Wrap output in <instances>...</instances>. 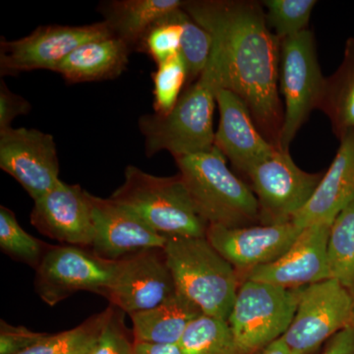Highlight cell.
Wrapping results in <instances>:
<instances>
[{
    "mask_svg": "<svg viewBox=\"0 0 354 354\" xmlns=\"http://www.w3.org/2000/svg\"><path fill=\"white\" fill-rule=\"evenodd\" d=\"M183 8L220 44L223 88L241 97L263 136L279 150L285 115L279 88L281 39L268 26L262 3L187 0Z\"/></svg>",
    "mask_w": 354,
    "mask_h": 354,
    "instance_id": "obj_1",
    "label": "cell"
},
{
    "mask_svg": "<svg viewBox=\"0 0 354 354\" xmlns=\"http://www.w3.org/2000/svg\"><path fill=\"white\" fill-rule=\"evenodd\" d=\"M223 50L214 39L206 68L194 83L184 88L174 108L165 115L144 114L139 118L146 156L167 151L176 158L214 148V111L216 93L223 88Z\"/></svg>",
    "mask_w": 354,
    "mask_h": 354,
    "instance_id": "obj_2",
    "label": "cell"
},
{
    "mask_svg": "<svg viewBox=\"0 0 354 354\" xmlns=\"http://www.w3.org/2000/svg\"><path fill=\"white\" fill-rule=\"evenodd\" d=\"M174 160L198 213L208 225L239 227L260 223L257 198L228 169L227 158L215 146Z\"/></svg>",
    "mask_w": 354,
    "mask_h": 354,
    "instance_id": "obj_3",
    "label": "cell"
},
{
    "mask_svg": "<svg viewBox=\"0 0 354 354\" xmlns=\"http://www.w3.org/2000/svg\"><path fill=\"white\" fill-rule=\"evenodd\" d=\"M164 251L176 290L203 313L227 320L241 279L206 237L167 236Z\"/></svg>",
    "mask_w": 354,
    "mask_h": 354,
    "instance_id": "obj_4",
    "label": "cell"
},
{
    "mask_svg": "<svg viewBox=\"0 0 354 354\" xmlns=\"http://www.w3.org/2000/svg\"><path fill=\"white\" fill-rule=\"evenodd\" d=\"M111 198L165 236L206 237L208 223L198 213L180 174L157 176L128 165Z\"/></svg>",
    "mask_w": 354,
    "mask_h": 354,
    "instance_id": "obj_5",
    "label": "cell"
},
{
    "mask_svg": "<svg viewBox=\"0 0 354 354\" xmlns=\"http://www.w3.org/2000/svg\"><path fill=\"white\" fill-rule=\"evenodd\" d=\"M301 288L263 281H241L227 322L241 354L262 353L288 330L297 312Z\"/></svg>",
    "mask_w": 354,
    "mask_h": 354,
    "instance_id": "obj_6",
    "label": "cell"
},
{
    "mask_svg": "<svg viewBox=\"0 0 354 354\" xmlns=\"http://www.w3.org/2000/svg\"><path fill=\"white\" fill-rule=\"evenodd\" d=\"M326 77L317 55L315 36L311 29L281 39L279 88L283 99V123L279 150L290 152L298 131L318 109Z\"/></svg>",
    "mask_w": 354,
    "mask_h": 354,
    "instance_id": "obj_7",
    "label": "cell"
},
{
    "mask_svg": "<svg viewBox=\"0 0 354 354\" xmlns=\"http://www.w3.org/2000/svg\"><path fill=\"white\" fill-rule=\"evenodd\" d=\"M354 326V293L334 279L300 290L297 312L281 337L291 354H313L324 342Z\"/></svg>",
    "mask_w": 354,
    "mask_h": 354,
    "instance_id": "obj_8",
    "label": "cell"
},
{
    "mask_svg": "<svg viewBox=\"0 0 354 354\" xmlns=\"http://www.w3.org/2000/svg\"><path fill=\"white\" fill-rule=\"evenodd\" d=\"M118 261L102 259L90 248L51 245L36 269L35 290L50 306L91 291L104 297L118 274Z\"/></svg>",
    "mask_w": 354,
    "mask_h": 354,
    "instance_id": "obj_9",
    "label": "cell"
},
{
    "mask_svg": "<svg viewBox=\"0 0 354 354\" xmlns=\"http://www.w3.org/2000/svg\"><path fill=\"white\" fill-rule=\"evenodd\" d=\"M324 174L304 171L290 152L281 150L253 165L245 176L259 203L261 225L290 223L313 196Z\"/></svg>",
    "mask_w": 354,
    "mask_h": 354,
    "instance_id": "obj_10",
    "label": "cell"
},
{
    "mask_svg": "<svg viewBox=\"0 0 354 354\" xmlns=\"http://www.w3.org/2000/svg\"><path fill=\"white\" fill-rule=\"evenodd\" d=\"M106 23L84 26H41L24 38L0 41V74L55 68L79 46L93 39L111 36Z\"/></svg>",
    "mask_w": 354,
    "mask_h": 354,
    "instance_id": "obj_11",
    "label": "cell"
},
{
    "mask_svg": "<svg viewBox=\"0 0 354 354\" xmlns=\"http://www.w3.org/2000/svg\"><path fill=\"white\" fill-rule=\"evenodd\" d=\"M0 169L37 200L59 183V160L53 135L29 128L0 132Z\"/></svg>",
    "mask_w": 354,
    "mask_h": 354,
    "instance_id": "obj_12",
    "label": "cell"
},
{
    "mask_svg": "<svg viewBox=\"0 0 354 354\" xmlns=\"http://www.w3.org/2000/svg\"><path fill=\"white\" fill-rule=\"evenodd\" d=\"M118 262V274L104 297L123 313L152 309L176 292L164 249H145Z\"/></svg>",
    "mask_w": 354,
    "mask_h": 354,
    "instance_id": "obj_13",
    "label": "cell"
},
{
    "mask_svg": "<svg viewBox=\"0 0 354 354\" xmlns=\"http://www.w3.org/2000/svg\"><path fill=\"white\" fill-rule=\"evenodd\" d=\"M302 230L292 221L239 227L209 225L206 239L221 257L234 266L241 279L247 272L281 257Z\"/></svg>",
    "mask_w": 354,
    "mask_h": 354,
    "instance_id": "obj_14",
    "label": "cell"
},
{
    "mask_svg": "<svg viewBox=\"0 0 354 354\" xmlns=\"http://www.w3.org/2000/svg\"><path fill=\"white\" fill-rule=\"evenodd\" d=\"M88 194L78 184L60 180L50 192L35 200L30 215L32 227L64 245L91 249L94 225Z\"/></svg>",
    "mask_w": 354,
    "mask_h": 354,
    "instance_id": "obj_15",
    "label": "cell"
},
{
    "mask_svg": "<svg viewBox=\"0 0 354 354\" xmlns=\"http://www.w3.org/2000/svg\"><path fill=\"white\" fill-rule=\"evenodd\" d=\"M94 241L91 250L109 261H120L150 248H165L167 237L158 234L131 211L111 198L88 194Z\"/></svg>",
    "mask_w": 354,
    "mask_h": 354,
    "instance_id": "obj_16",
    "label": "cell"
},
{
    "mask_svg": "<svg viewBox=\"0 0 354 354\" xmlns=\"http://www.w3.org/2000/svg\"><path fill=\"white\" fill-rule=\"evenodd\" d=\"M332 223H318L304 228L292 246L279 259L241 276L286 288H304L329 279L327 248Z\"/></svg>",
    "mask_w": 354,
    "mask_h": 354,
    "instance_id": "obj_17",
    "label": "cell"
},
{
    "mask_svg": "<svg viewBox=\"0 0 354 354\" xmlns=\"http://www.w3.org/2000/svg\"><path fill=\"white\" fill-rule=\"evenodd\" d=\"M216 102L220 122L215 132V147L237 171L246 174L253 165L279 150L263 136L239 95L221 88Z\"/></svg>",
    "mask_w": 354,
    "mask_h": 354,
    "instance_id": "obj_18",
    "label": "cell"
},
{
    "mask_svg": "<svg viewBox=\"0 0 354 354\" xmlns=\"http://www.w3.org/2000/svg\"><path fill=\"white\" fill-rule=\"evenodd\" d=\"M353 199L354 129H351L339 139V150L313 196L291 221L301 228L318 223H333Z\"/></svg>",
    "mask_w": 354,
    "mask_h": 354,
    "instance_id": "obj_19",
    "label": "cell"
},
{
    "mask_svg": "<svg viewBox=\"0 0 354 354\" xmlns=\"http://www.w3.org/2000/svg\"><path fill=\"white\" fill-rule=\"evenodd\" d=\"M130 53L124 41L111 35L79 46L55 72L72 84L111 80L127 69Z\"/></svg>",
    "mask_w": 354,
    "mask_h": 354,
    "instance_id": "obj_20",
    "label": "cell"
},
{
    "mask_svg": "<svg viewBox=\"0 0 354 354\" xmlns=\"http://www.w3.org/2000/svg\"><path fill=\"white\" fill-rule=\"evenodd\" d=\"M183 3L181 0H113L102 2L99 11L111 34L137 50L147 32Z\"/></svg>",
    "mask_w": 354,
    "mask_h": 354,
    "instance_id": "obj_21",
    "label": "cell"
},
{
    "mask_svg": "<svg viewBox=\"0 0 354 354\" xmlns=\"http://www.w3.org/2000/svg\"><path fill=\"white\" fill-rule=\"evenodd\" d=\"M202 313L196 304L176 290L158 306L130 315L134 342L177 346L187 326Z\"/></svg>",
    "mask_w": 354,
    "mask_h": 354,
    "instance_id": "obj_22",
    "label": "cell"
},
{
    "mask_svg": "<svg viewBox=\"0 0 354 354\" xmlns=\"http://www.w3.org/2000/svg\"><path fill=\"white\" fill-rule=\"evenodd\" d=\"M318 109L329 118L337 139L354 129V38L346 39L341 64L326 77Z\"/></svg>",
    "mask_w": 354,
    "mask_h": 354,
    "instance_id": "obj_23",
    "label": "cell"
},
{
    "mask_svg": "<svg viewBox=\"0 0 354 354\" xmlns=\"http://www.w3.org/2000/svg\"><path fill=\"white\" fill-rule=\"evenodd\" d=\"M327 261L329 279L354 293V199L330 225Z\"/></svg>",
    "mask_w": 354,
    "mask_h": 354,
    "instance_id": "obj_24",
    "label": "cell"
},
{
    "mask_svg": "<svg viewBox=\"0 0 354 354\" xmlns=\"http://www.w3.org/2000/svg\"><path fill=\"white\" fill-rule=\"evenodd\" d=\"M181 354H241L227 320L202 313L177 344Z\"/></svg>",
    "mask_w": 354,
    "mask_h": 354,
    "instance_id": "obj_25",
    "label": "cell"
},
{
    "mask_svg": "<svg viewBox=\"0 0 354 354\" xmlns=\"http://www.w3.org/2000/svg\"><path fill=\"white\" fill-rule=\"evenodd\" d=\"M113 305L95 314L73 329L48 334L19 354H90L111 315Z\"/></svg>",
    "mask_w": 354,
    "mask_h": 354,
    "instance_id": "obj_26",
    "label": "cell"
},
{
    "mask_svg": "<svg viewBox=\"0 0 354 354\" xmlns=\"http://www.w3.org/2000/svg\"><path fill=\"white\" fill-rule=\"evenodd\" d=\"M50 247V244L28 234L10 209L0 207V248L2 252L36 270Z\"/></svg>",
    "mask_w": 354,
    "mask_h": 354,
    "instance_id": "obj_27",
    "label": "cell"
},
{
    "mask_svg": "<svg viewBox=\"0 0 354 354\" xmlns=\"http://www.w3.org/2000/svg\"><path fill=\"white\" fill-rule=\"evenodd\" d=\"M266 21L279 39L290 38L309 29L316 0H264ZM265 10V9H264Z\"/></svg>",
    "mask_w": 354,
    "mask_h": 354,
    "instance_id": "obj_28",
    "label": "cell"
},
{
    "mask_svg": "<svg viewBox=\"0 0 354 354\" xmlns=\"http://www.w3.org/2000/svg\"><path fill=\"white\" fill-rule=\"evenodd\" d=\"M183 11L181 7L156 23L147 32L137 50L150 55L158 65L178 55L183 35Z\"/></svg>",
    "mask_w": 354,
    "mask_h": 354,
    "instance_id": "obj_29",
    "label": "cell"
},
{
    "mask_svg": "<svg viewBox=\"0 0 354 354\" xmlns=\"http://www.w3.org/2000/svg\"><path fill=\"white\" fill-rule=\"evenodd\" d=\"M153 81L155 113L165 115L174 108L187 86V67L180 53L158 64L153 74Z\"/></svg>",
    "mask_w": 354,
    "mask_h": 354,
    "instance_id": "obj_30",
    "label": "cell"
},
{
    "mask_svg": "<svg viewBox=\"0 0 354 354\" xmlns=\"http://www.w3.org/2000/svg\"><path fill=\"white\" fill-rule=\"evenodd\" d=\"M181 22L183 26V35L181 39L180 55L187 67V86H189L201 76L203 71L206 68L213 50L214 39L213 36L202 26L198 24L196 21L193 20L184 9L181 15Z\"/></svg>",
    "mask_w": 354,
    "mask_h": 354,
    "instance_id": "obj_31",
    "label": "cell"
},
{
    "mask_svg": "<svg viewBox=\"0 0 354 354\" xmlns=\"http://www.w3.org/2000/svg\"><path fill=\"white\" fill-rule=\"evenodd\" d=\"M123 314L113 306L111 315L90 354H133L134 341H130Z\"/></svg>",
    "mask_w": 354,
    "mask_h": 354,
    "instance_id": "obj_32",
    "label": "cell"
},
{
    "mask_svg": "<svg viewBox=\"0 0 354 354\" xmlns=\"http://www.w3.org/2000/svg\"><path fill=\"white\" fill-rule=\"evenodd\" d=\"M48 334L34 332L23 327L13 326L1 320L0 322V354H19L32 348Z\"/></svg>",
    "mask_w": 354,
    "mask_h": 354,
    "instance_id": "obj_33",
    "label": "cell"
},
{
    "mask_svg": "<svg viewBox=\"0 0 354 354\" xmlns=\"http://www.w3.org/2000/svg\"><path fill=\"white\" fill-rule=\"evenodd\" d=\"M32 106L22 95L15 94L6 82L0 83V132L12 128L13 120L20 115H26L31 111Z\"/></svg>",
    "mask_w": 354,
    "mask_h": 354,
    "instance_id": "obj_34",
    "label": "cell"
},
{
    "mask_svg": "<svg viewBox=\"0 0 354 354\" xmlns=\"http://www.w3.org/2000/svg\"><path fill=\"white\" fill-rule=\"evenodd\" d=\"M322 354H354V326L330 337Z\"/></svg>",
    "mask_w": 354,
    "mask_h": 354,
    "instance_id": "obj_35",
    "label": "cell"
},
{
    "mask_svg": "<svg viewBox=\"0 0 354 354\" xmlns=\"http://www.w3.org/2000/svg\"><path fill=\"white\" fill-rule=\"evenodd\" d=\"M133 354H181L177 346L134 342Z\"/></svg>",
    "mask_w": 354,
    "mask_h": 354,
    "instance_id": "obj_36",
    "label": "cell"
},
{
    "mask_svg": "<svg viewBox=\"0 0 354 354\" xmlns=\"http://www.w3.org/2000/svg\"><path fill=\"white\" fill-rule=\"evenodd\" d=\"M260 354H291L290 351L286 348L285 344L281 342V339H279L278 341L272 342V344H270L268 348H266L262 353Z\"/></svg>",
    "mask_w": 354,
    "mask_h": 354,
    "instance_id": "obj_37",
    "label": "cell"
}]
</instances>
